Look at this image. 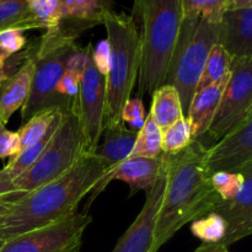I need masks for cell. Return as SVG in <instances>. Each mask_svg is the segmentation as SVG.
Returning a JSON list of instances; mask_svg holds the SVG:
<instances>
[{"label":"cell","instance_id":"6da1fadb","mask_svg":"<svg viewBox=\"0 0 252 252\" xmlns=\"http://www.w3.org/2000/svg\"><path fill=\"white\" fill-rule=\"evenodd\" d=\"M112 167L94 154L33 191L24 192L0 213V239L10 240L76 213L79 203Z\"/></svg>","mask_w":252,"mask_h":252},{"label":"cell","instance_id":"7a4b0ae2","mask_svg":"<svg viewBox=\"0 0 252 252\" xmlns=\"http://www.w3.org/2000/svg\"><path fill=\"white\" fill-rule=\"evenodd\" d=\"M202 139L172 155L164 154L166 187L155 229V250H159L187 223L214 211L220 197L212 186Z\"/></svg>","mask_w":252,"mask_h":252},{"label":"cell","instance_id":"3957f363","mask_svg":"<svg viewBox=\"0 0 252 252\" xmlns=\"http://www.w3.org/2000/svg\"><path fill=\"white\" fill-rule=\"evenodd\" d=\"M134 12L142 24L139 31V95L153 94L164 85L184 26L182 0H135Z\"/></svg>","mask_w":252,"mask_h":252},{"label":"cell","instance_id":"277c9868","mask_svg":"<svg viewBox=\"0 0 252 252\" xmlns=\"http://www.w3.org/2000/svg\"><path fill=\"white\" fill-rule=\"evenodd\" d=\"M103 25L110 43V66L106 75L105 127L123 126L122 111L130 98L140 69V36L133 16L106 15Z\"/></svg>","mask_w":252,"mask_h":252},{"label":"cell","instance_id":"5b68a950","mask_svg":"<svg viewBox=\"0 0 252 252\" xmlns=\"http://www.w3.org/2000/svg\"><path fill=\"white\" fill-rule=\"evenodd\" d=\"M78 47L75 37L66 33L61 26L47 30L33 47L34 70L31 90L22 106V120L29 121L37 113L49 108H66L75 98H68L57 93L59 80L65 71V64L71 52Z\"/></svg>","mask_w":252,"mask_h":252},{"label":"cell","instance_id":"8992f818","mask_svg":"<svg viewBox=\"0 0 252 252\" xmlns=\"http://www.w3.org/2000/svg\"><path fill=\"white\" fill-rule=\"evenodd\" d=\"M219 43V24L204 19H185L165 84L177 90L184 116L196 94L209 53Z\"/></svg>","mask_w":252,"mask_h":252},{"label":"cell","instance_id":"52a82bcc","mask_svg":"<svg viewBox=\"0 0 252 252\" xmlns=\"http://www.w3.org/2000/svg\"><path fill=\"white\" fill-rule=\"evenodd\" d=\"M78 97L65 110L63 121L48 145L32 166L14 180L21 192L33 191L73 169L86 155L85 140L78 113Z\"/></svg>","mask_w":252,"mask_h":252},{"label":"cell","instance_id":"ba28073f","mask_svg":"<svg viewBox=\"0 0 252 252\" xmlns=\"http://www.w3.org/2000/svg\"><path fill=\"white\" fill-rule=\"evenodd\" d=\"M251 110L252 56L234 57L220 105L207 134L218 142L245 121Z\"/></svg>","mask_w":252,"mask_h":252},{"label":"cell","instance_id":"9c48e42d","mask_svg":"<svg viewBox=\"0 0 252 252\" xmlns=\"http://www.w3.org/2000/svg\"><path fill=\"white\" fill-rule=\"evenodd\" d=\"M91 216L74 213L57 223L5 241L0 252H80Z\"/></svg>","mask_w":252,"mask_h":252},{"label":"cell","instance_id":"30bf717a","mask_svg":"<svg viewBox=\"0 0 252 252\" xmlns=\"http://www.w3.org/2000/svg\"><path fill=\"white\" fill-rule=\"evenodd\" d=\"M76 102L86 154H94L105 129L106 76L96 69L91 58V49L86 68L81 75L80 91Z\"/></svg>","mask_w":252,"mask_h":252},{"label":"cell","instance_id":"8fae6325","mask_svg":"<svg viewBox=\"0 0 252 252\" xmlns=\"http://www.w3.org/2000/svg\"><path fill=\"white\" fill-rule=\"evenodd\" d=\"M166 187V172L161 174L157 184L147 193L142 211L132 225L116 244L112 252H157L155 229Z\"/></svg>","mask_w":252,"mask_h":252},{"label":"cell","instance_id":"7c38bea8","mask_svg":"<svg viewBox=\"0 0 252 252\" xmlns=\"http://www.w3.org/2000/svg\"><path fill=\"white\" fill-rule=\"evenodd\" d=\"M164 169V154L159 158H128L125 161L108 170L105 176L95 185L93 191L88 194V208L97 198L98 194L105 191L106 187L116 180H121L129 186V196H133L139 191H147L148 193L161 176Z\"/></svg>","mask_w":252,"mask_h":252},{"label":"cell","instance_id":"4fadbf2b","mask_svg":"<svg viewBox=\"0 0 252 252\" xmlns=\"http://www.w3.org/2000/svg\"><path fill=\"white\" fill-rule=\"evenodd\" d=\"M252 161V115L235 129L208 148L206 164L209 174L238 172Z\"/></svg>","mask_w":252,"mask_h":252},{"label":"cell","instance_id":"5bb4252c","mask_svg":"<svg viewBox=\"0 0 252 252\" xmlns=\"http://www.w3.org/2000/svg\"><path fill=\"white\" fill-rule=\"evenodd\" d=\"M244 184L238 196L231 201H220L213 212L223 217L228 225L221 245L231 244L252 235V161L240 170Z\"/></svg>","mask_w":252,"mask_h":252},{"label":"cell","instance_id":"9a60e30c","mask_svg":"<svg viewBox=\"0 0 252 252\" xmlns=\"http://www.w3.org/2000/svg\"><path fill=\"white\" fill-rule=\"evenodd\" d=\"M219 43L233 58L252 56V7L230 9L223 15Z\"/></svg>","mask_w":252,"mask_h":252},{"label":"cell","instance_id":"2e32d148","mask_svg":"<svg viewBox=\"0 0 252 252\" xmlns=\"http://www.w3.org/2000/svg\"><path fill=\"white\" fill-rule=\"evenodd\" d=\"M112 11V0H63L61 29L78 37L85 30L103 25L106 15Z\"/></svg>","mask_w":252,"mask_h":252},{"label":"cell","instance_id":"e0dca14e","mask_svg":"<svg viewBox=\"0 0 252 252\" xmlns=\"http://www.w3.org/2000/svg\"><path fill=\"white\" fill-rule=\"evenodd\" d=\"M33 70V59L27 56L22 65L0 88V122L2 125H6L10 117L26 102L31 90Z\"/></svg>","mask_w":252,"mask_h":252},{"label":"cell","instance_id":"ac0fdd59","mask_svg":"<svg viewBox=\"0 0 252 252\" xmlns=\"http://www.w3.org/2000/svg\"><path fill=\"white\" fill-rule=\"evenodd\" d=\"M230 76V75H229ZM229 78L197 90L189 105L187 118L192 126L193 139H201L208 132L220 105L221 96Z\"/></svg>","mask_w":252,"mask_h":252},{"label":"cell","instance_id":"d6986e66","mask_svg":"<svg viewBox=\"0 0 252 252\" xmlns=\"http://www.w3.org/2000/svg\"><path fill=\"white\" fill-rule=\"evenodd\" d=\"M137 135V130L126 128V125L105 127L94 155L115 167L130 157Z\"/></svg>","mask_w":252,"mask_h":252},{"label":"cell","instance_id":"ffe728a7","mask_svg":"<svg viewBox=\"0 0 252 252\" xmlns=\"http://www.w3.org/2000/svg\"><path fill=\"white\" fill-rule=\"evenodd\" d=\"M149 115L162 132L185 117L179 93L174 86L164 84L153 93Z\"/></svg>","mask_w":252,"mask_h":252},{"label":"cell","instance_id":"44dd1931","mask_svg":"<svg viewBox=\"0 0 252 252\" xmlns=\"http://www.w3.org/2000/svg\"><path fill=\"white\" fill-rule=\"evenodd\" d=\"M68 110V108H66ZM64 112L65 110H61L57 116L54 117V120L52 121L51 126H49L48 130H47L46 134L43 135L42 139H39L38 142H36L34 144L30 145L29 148L24 149L22 152H20L16 157H14L12 159H10V161L7 162L6 166L4 167L5 171L12 177V179H17L21 174H24L30 166H32V164L37 161L39 157L42 155V153L44 152V149L48 145L49 140L52 139L53 134L56 133V130L58 129L59 126H61L62 121H63Z\"/></svg>","mask_w":252,"mask_h":252},{"label":"cell","instance_id":"7402d4cb","mask_svg":"<svg viewBox=\"0 0 252 252\" xmlns=\"http://www.w3.org/2000/svg\"><path fill=\"white\" fill-rule=\"evenodd\" d=\"M39 30L26 0H0V33L6 30Z\"/></svg>","mask_w":252,"mask_h":252},{"label":"cell","instance_id":"603a6c76","mask_svg":"<svg viewBox=\"0 0 252 252\" xmlns=\"http://www.w3.org/2000/svg\"><path fill=\"white\" fill-rule=\"evenodd\" d=\"M231 61H233V57L220 43L214 44L204 65V70L199 79L197 90L228 79L230 75Z\"/></svg>","mask_w":252,"mask_h":252},{"label":"cell","instance_id":"cb8c5ba5","mask_svg":"<svg viewBox=\"0 0 252 252\" xmlns=\"http://www.w3.org/2000/svg\"><path fill=\"white\" fill-rule=\"evenodd\" d=\"M162 155V130L148 115L144 126L138 130L130 157L159 158ZM129 157V158H130Z\"/></svg>","mask_w":252,"mask_h":252},{"label":"cell","instance_id":"d4e9b609","mask_svg":"<svg viewBox=\"0 0 252 252\" xmlns=\"http://www.w3.org/2000/svg\"><path fill=\"white\" fill-rule=\"evenodd\" d=\"M185 19H204L220 24L230 0H182Z\"/></svg>","mask_w":252,"mask_h":252},{"label":"cell","instance_id":"484cf974","mask_svg":"<svg viewBox=\"0 0 252 252\" xmlns=\"http://www.w3.org/2000/svg\"><path fill=\"white\" fill-rule=\"evenodd\" d=\"M61 110H63V108H49V110L42 111L24 123L21 129L19 130L20 152H22L30 145L34 144L43 138V135L46 134L49 126H51L52 121L54 120L57 113Z\"/></svg>","mask_w":252,"mask_h":252},{"label":"cell","instance_id":"4316f807","mask_svg":"<svg viewBox=\"0 0 252 252\" xmlns=\"http://www.w3.org/2000/svg\"><path fill=\"white\" fill-rule=\"evenodd\" d=\"M191 224L192 234L204 244H221L228 230L225 219L216 212H211Z\"/></svg>","mask_w":252,"mask_h":252},{"label":"cell","instance_id":"83f0119b","mask_svg":"<svg viewBox=\"0 0 252 252\" xmlns=\"http://www.w3.org/2000/svg\"><path fill=\"white\" fill-rule=\"evenodd\" d=\"M193 140L191 122L187 117H182L162 132V154H176Z\"/></svg>","mask_w":252,"mask_h":252},{"label":"cell","instance_id":"f1b7e54d","mask_svg":"<svg viewBox=\"0 0 252 252\" xmlns=\"http://www.w3.org/2000/svg\"><path fill=\"white\" fill-rule=\"evenodd\" d=\"M30 11L39 24L41 29L52 30L59 27L62 22L63 0H26Z\"/></svg>","mask_w":252,"mask_h":252},{"label":"cell","instance_id":"f546056e","mask_svg":"<svg viewBox=\"0 0 252 252\" xmlns=\"http://www.w3.org/2000/svg\"><path fill=\"white\" fill-rule=\"evenodd\" d=\"M212 186L221 201H231L238 196L244 184L240 172L217 171L211 175Z\"/></svg>","mask_w":252,"mask_h":252},{"label":"cell","instance_id":"4dcf8cb0","mask_svg":"<svg viewBox=\"0 0 252 252\" xmlns=\"http://www.w3.org/2000/svg\"><path fill=\"white\" fill-rule=\"evenodd\" d=\"M147 116L144 103L140 97H130L122 111L123 123L128 125L130 129L137 132L144 126Z\"/></svg>","mask_w":252,"mask_h":252},{"label":"cell","instance_id":"1f68e13d","mask_svg":"<svg viewBox=\"0 0 252 252\" xmlns=\"http://www.w3.org/2000/svg\"><path fill=\"white\" fill-rule=\"evenodd\" d=\"M26 43L27 39L21 30L11 29L0 33V52L9 57L22 51Z\"/></svg>","mask_w":252,"mask_h":252},{"label":"cell","instance_id":"d6a6232c","mask_svg":"<svg viewBox=\"0 0 252 252\" xmlns=\"http://www.w3.org/2000/svg\"><path fill=\"white\" fill-rule=\"evenodd\" d=\"M20 153L19 132L6 129L5 125L0 122V159H12Z\"/></svg>","mask_w":252,"mask_h":252},{"label":"cell","instance_id":"836d02e7","mask_svg":"<svg viewBox=\"0 0 252 252\" xmlns=\"http://www.w3.org/2000/svg\"><path fill=\"white\" fill-rule=\"evenodd\" d=\"M80 75L65 70L61 80H59L58 86H57V93L64 97L76 98L79 95V91H80Z\"/></svg>","mask_w":252,"mask_h":252},{"label":"cell","instance_id":"e575fe53","mask_svg":"<svg viewBox=\"0 0 252 252\" xmlns=\"http://www.w3.org/2000/svg\"><path fill=\"white\" fill-rule=\"evenodd\" d=\"M110 43L107 38L98 42L95 47H91V58H93L94 64L96 69L102 74L103 76L107 75L108 66H110Z\"/></svg>","mask_w":252,"mask_h":252},{"label":"cell","instance_id":"d590c367","mask_svg":"<svg viewBox=\"0 0 252 252\" xmlns=\"http://www.w3.org/2000/svg\"><path fill=\"white\" fill-rule=\"evenodd\" d=\"M91 46H93V44H89L86 48H80L79 46L76 47V48L70 53L68 61H66L65 70L75 73L80 76L83 75L84 70H85L86 68V63H88Z\"/></svg>","mask_w":252,"mask_h":252},{"label":"cell","instance_id":"8d00e7d4","mask_svg":"<svg viewBox=\"0 0 252 252\" xmlns=\"http://www.w3.org/2000/svg\"><path fill=\"white\" fill-rule=\"evenodd\" d=\"M21 192L15 187L14 179L5 171L4 169L0 170V197L7 196V194L17 193Z\"/></svg>","mask_w":252,"mask_h":252},{"label":"cell","instance_id":"74e56055","mask_svg":"<svg viewBox=\"0 0 252 252\" xmlns=\"http://www.w3.org/2000/svg\"><path fill=\"white\" fill-rule=\"evenodd\" d=\"M9 56H6V54H4L2 52H0V88L4 85V83L10 76L6 70V62L9 61Z\"/></svg>","mask_w":252,"mask_h":252},{"label":"cell","instance_id":"f35d334b","mask_svg":"<svg viewBox=\"0 0 252 252\" xmlns=\"http://www.w3.org/2000/svg\"><path fill=\"white\" fill-rule=\"evenodd\" d=\"M194 252H229L228 248L221 244H203Z\"/></svg>","mask_w":252,"mask_h":252},{"label":"cell","instance_id":"ab89813d","mask_svg":"<svg viewBox=\"0 0 252 252\" xmlns=\"http://www.w3.org/2000/svg\"><path fill=\"white\" fill-rule=\"evenodd\" d=\"M24 192H17V193H12V194H7V196L0 197V213L6 208V206L9 203H11L14 199H16L20 194H22Z\"/></svg>","mask_w":252,"mask_h":252},{"label":"cell","instance_id":"60d3db41","mask_svg":"<svg viewBox=\"0 0 252 252\" xmlns=\"http://www.w3.org/2000/svg\"><path fill=\"white\" fill-rule=\"evenodd\" d=\"M244 7H252V0H230V9H244Z\"/></svg>","mask_w":252,"mask_h":252},{"label":"cell","instance_id":"b9f144b4","mask_svg":"<svg viewBox=\"0 0 252 252\" xmlns=\"http://www.w3.org/2000/svg\"><path fill=\"white\" fill-rule=\"evenodd\" d=\"M5 244V240H2V239H0V249L2 248V245Z\"/></svg>","mask_w":252,"mask_h":252},{"label":"cell","instance_id":"7bdbcfd3","mask_svg":"<svg viewBox=\"0 0 252 252\" xmlns=\"http://www.w3.org/2000/svg\"><path fill=\"white\" fill-rule=\"evenodd\" d=\"M250 115H252V110H251V112H250Z\"/></svg>","mask_w":252,"mask_h":252}]
</instances>
